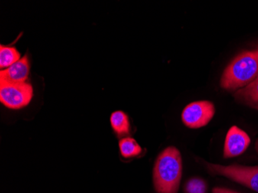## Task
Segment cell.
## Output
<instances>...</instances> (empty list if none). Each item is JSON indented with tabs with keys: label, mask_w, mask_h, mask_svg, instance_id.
Listing matches in <instances>:
<instances>
[{
	"label": "cell",
	"mask_w": 258,
	"mask_h": 193,
	"mask_svg": "<svg viewBox=\"0 0 258 193\" xmlns=\"http://www.w3.org/2000/svg\"><path fill=\"white\" fill-rule=\"evenodd\" d=\"M20 59V53L15 46H0V68L6 69Z\"/></svg>",
	"instance_id": "cell-11"
},
{
	"label": "cell",
	"mask_w": 258,
	"mask_h": 193,
	"mask_svg": "<svg viewBox=\"0 0 258 193\" xmlns=\"http://www.w3.org/2000/svg\"><path fill=\"white\" fill-rule=\"evenodd\" d=\"M205 165L211 173L226 177L233 182L258 192V165H222L209 162H205Z\"/></svg>",
	"instance_id": "cell-3"
},
{
	"label": "cell",
	"mask_w": 258,
	"mask_h": 193,
	"mask_svg": "<svg viewBox=\"0 0 258 193\" xmlns=\"http://www.w3.org/2000/svg\"><path fill=\"white\" fill-rule=\"evenodd\" d=\"M33 95V87L29 83L0 81V101L10 109H20L28 105Z\"/></svg>",
	"instance_id": "cell-4"
},
{
	"label": "cell",
	"mask_w": 258,
	"mask_h": 193,
	"mask_svg": "<svg viewBox=\"0 0 258 193\" xmlns=\"http://www.w3.org/2000/svg\"><path fill=\"white\" fill-rule=\"evenodd\" d=\"M250 144V139L247 132L237 126L229 129L224 142V157L225 159L235 158L247 150Z\"/></svg>",
	"instance_id": "cell-6"
},
{
	"label": "cell",
	"mask_w": 258,
	"mask_h": 193,
	"mask_svg": "<svg viewBox=\"0 0 258 193\" xmlns=\"http://www.w3.org/2000/svg\"><path fill=\"white\" fill-rule=\"evenodd\" d=\"M258 77V48L239 53L222 74L220 86L229 91L247 86Z\"/></svg>",
	"instance_id": "cell-2"
},
{
	"label": "cell",
	"mask_w": 258,
	"mask_h": 193,
	"mask_svg": "<svg viewBox=\"0 0 258 193\" xmlns=\"http://www.w3.org/2000/svg\"><path fill=\"white\" fill-rule=\"evenodd\" d=\"M118 145H119L120 153L125 159L139 156L143 152V149L136 142V139L131 137L121 139Z\"/></svg>",
	"instance_id": "cell-10"
},
{
	"label": "cell",
	"mask_w": 258,
	"mask_h": 193,
	"mask_svg": "<svg viewBox=\"0 0 258 193\" xmlns=\"http://www.w3.org/2000/svg\"><path fill=\"white\" fill-rule=\"evenodd\" d=\"M110 122L115 134L119 137L127 136L130 132L128 116L122 111H116L111 114Z\"/></svg>",
	"instance_id": "cell-9"
},
{
	"label": "cell",
	"mask_w": 258,
	"mask_h": 193,
	"mask_svg": "<svg viewBox=\"0 0 258 193\" xmlns=\"http://www.w3.org/2000/svg\"><path fill=\"white\" fill-rule=\"evenodd\" d=\"M214 104L209 101H198L184 107L182 112V123L192 129L205 127L215 115Z\"/></svg>",
	"instance_id": "cell-5"
},
{
	"label": "cell",
	"mask_w": 258,
	"mask_h": 193,
	"mask_svg": "<svg viewBox=\"0 0 258 193\" xmlns=\"http://www.w3.org/2000/svg\"><path fill=\"white\" fill-rule=\"evenodd\" d=\"M30 72V63L27 55L20 60L0 71V81L12 83L26 82Z\"/></svg>",
	"instance_id": "cell-7"
},
{
	"label": "cell",
	"mask_w": 258,
	"mask_h": 193,
	"mask_svg": "<svg viewBox=\"0 0 258 193\" xmlns=\"http://www.w3.org/2000/svg\"><path fill=\"white\" fill-rule=\"evenodd\" d=\"M212 193H240L230 188H223V187H216L213 188Z\"/></svg>",
	"instance_id": "cell-13"
},
{
	"label": "cell",
	"mask_w": 258,
	"mask_h": 193,
	"mask_svg": "<svg viewBox=\"0 0 258 193\" xmlns=\"http://www.w3.org/2000/svg\"><path fill=\"white\" fill-rule=\"evenodd\" d=\"M234 98L241 104L258 110V77L247 86L236 91Z\"/></svg>",
	"instance_id": "cell-8"
},
{
	"label": "cell",
	"mask_w": 258,
	"mask_h": 193,
	"mask_svg": "<svg viewBox=\"0 0 258 193\" xmlns=\"http://www.w3.org/2000/svg\"><path fill=\"white\" fill-rule=\"evenodd\" d=\"M206 191H207V184L205 181L201 178H190L185 183V193H206Z\"/></svg>",
	"instance_id": "cell-12"
},
{
	"label": "cell",
	"mask_w": 258,
	"mask_h": 193,
	"mask_svg": "<svg viewBox=\"0 0 258 193\" xmlns=\"http://www.w3.org/2000/svg\"><path fill=\"white\" fill-rule=\"evenodd\" d=\"M182 174V155L179 149L169 146L156 159L153 184L157 193H177Z\"/></svg>",
	"instance_id": "cell-1"
}]
</instances>
